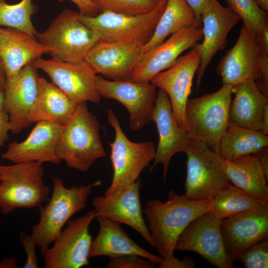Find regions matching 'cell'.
I'll return each mask as SVG.
<instances>
[{
	"mask_svg": "<svg viewBox=\"0 0 268 268\" xmlns=\"http://www.w3.org/2000/svg\"><path fill=\"white\" fill-rule=\"evenodd\" d=\"M96 218L99 225V230L96 237L92 240L89 258L132 255L143 257L154 265L162 262L159 256L148 252L134 241L120 223L101 216Z\"/></svg>",
	"mask_w": 268,
	"mask_h": 268,
	"instance_id": "obj_24",
	"label": "cell"
},
{
	"mask_svg": "<svg viewBox=\"0 0 268 268\" xmlns=\"http://www.w3.org/2000/svg\"><path fill=\"white\" fill-rule=\"evenodd\" d=\"M107 120L115 131V138L109 143L113 175L105 196L113 194L139 178L143 169L154 160L156 150L151 141L134 142L127 137L114 112L107 110Z\"/></svg>",
	"mask_w": 268,
	"mask_h": 268,
	"instance_id": "obj_8",
	"label": "cell"
},
{
	"mask_svg": "<svg viewBox=\"0 0 268 268\" xmlns=\"http://www.w3.org/2000/svg\"><path fill=\"white\" fill-rule=\"evenodd\" d=\"M78 104L52 82L39 76L38 95L32 114V123L47 121L63 125L73 115Z\"/></svg>",
	"mask_w": 268,
	"mask_h": 268,
	"instance_id": "obj_27",
	"label": "cell"
},
{
	"mask_svg": "<svg viewBox=\"0 0 268 268\" xmlns=\"http://www.w3.org/2000/svg\"><path fill=\"white\" fill-rule=\"evenodd\" d=\"M38 10L32 0H21L14 4L0 2V26H7L36 39L38 32L33 26L31 16Z\"/></svg>",
	"mask_w": 268,
	"mask_h": 268,
	"instance_id": "obj_33",
	"label": "cell"
},
{
	"mask_svg": "<svg viewBox=\"0 0 268 268\" xmlns=\"http://www.w3.org/2000/svg\"><path fill=\"white\" fill-rule=\"evenodd\" d=\"M155 265L136 255H124L110 258L107 268H152Z\"/></svg>",
	"mask_w": 268,
	"mask_h": 268,
	"instance_id": "obj_36",
	"label": "cell"
},
{
	"mask_svg": "<svg viewBox=\"0 0 268 268\" xmlns=\"http://www.w3.org/2000/svg\"><path fill=\"white\" fill-rule=\"evenodd\" d=\"M9 132H10L9 116L4 109L0 110V147L8 139Z\"/></svg>",
	"mask_w": 268,
	"mask_h": 268,
	"instance_id": "obj_40",
	"label": "cell"
},
{
	"mask_svg": "<svg viewBox=\"0 0 268 268\" xmlns=\"http://www.w3.org/2000/svg\"><path fill=\"white\" fill-rule=\"evenodd\" d=\"M141 180L109 196H96L92 204L97 216L124 223L137 231L153 248L155 243L143 216L140 201Z\"/></svg>",
	"mask_w": 268,
	"mask_h": 268,
	"instance_id": "obj_17",
	"label": "cell"
},
{
	"mask_svg": "<svg viewBox=\"0 0 268 268\" xmlns=\"http://www.w3.org/2000/svg\"><path fill=\"white\" fill-rule=\"evenodd\" d=\"M6 77L0 59V90H4Z\"/></svg>",
	"mask_w": 268,
	"mask_h": 268,
	"instance_id": "obj_44",
	"label": "cell"
},
{
	"mask_svg": "<svg viewBox=\"0 0 268 268\" xmlns=\"http://www.w3.org/2000/svg\"><path fill=\"white\" fill-rule=\"evenodd\" d=\"M229 124L261 133L268 113V96L258 88L254 80H248L232 87Z\"/></svg>",
	"mask_w": 268,
	"mask_h": 268,
	"instance_id": "obj_25",
	"label": "cell"
},
{
	"mask_svg": "<svg viewBox=\"0 0 268 268\" xmlns=\"http://www.w3.org/2000/svg\"><path fill=\"white\" fill-rule=\"evenodd\" d=\"M267 203L268 201L255 199L231 184L212 199L210 212L221 221Z\"/></svg>",
	"mask_w": 268,
	"mask_h": 268,
	"instance_id": "obj_31",
	"label": "cell"
},
{
	"mask_svg": "<svg viewBox=\"0 0 268 268\" xmlns=\"http://www.w3.org/2000/svg\"><path fill=\"white\" fill-rule=\"evenodd\" d=\"M202 36L201 27L185 28L171 35L167 40L142 55L130 80L149 83L154 76L171 67L183 52L193 47Z\"/></svg>",
	"mask_w": 268,
	"mask_h": 268,
	"instance_id": "obj_16",
	"label": "cell"
},
{
	"mask_svg": "<svg viewBox=\"0 0 268 268\" xmlns=\"http://www.w3.org/2000/svg\"><path fill=\"white\" fill-rule=\"evenodd\" d=\"M257 159L262 170L267 180H268V148L261 149L252 154Z\"/></svg>",
	"mask_w": 268,
	"mask_h": 268,
	"instance_id": "obj_41",
	"label": "cell"
},
{
	"mask_svg": "<svg viewBox=\"0 0 268 268\" xmlns=\"http://www.w3.org/2000/svg\"><path fill=\"white\" fill-rule=\"evenodd\" d=\"M65 0H58L63 2ZM74 3L79 9V13L81 15L94 17L99 14L100 11L97 6L90 0H69Z\"/></svg>",
	"mask_w": 268,
	"mask_h": 268,
	"instance_id": "obj_38",
	"label": "cell"
},
{
	"mask_svg": "<svg viewBox=\"0 0 268 268\" xmlns=\"http://www.w3.org/2000/svg\"><path fill=\"white\" fill-rule=\"evenodd\" d=\"M142 46L133 42L99 40L85 60L97 74L113 81H130L132 72L140 60Z\"/></svg>",
	"mask_w": 268,
	"mask_h": 268,
	"instance_id": "obj_21",
	"label": "cell"
},
{
	"mask_svg": "<svg viewBox=\"0 0 268 268\" xmlns=\"http://www.w3.org/2000/svg\"><path fill=\"white\" fill-rule=\"evenodd\" d=\"M36 39L50 47L52 58L63 61L83 60L99 41L96 34L80 19L79 13L69 9L62 11Z\"/></svg>",
	"mask_w": 268,
	"mask_h": 268,
	"instance_id": "obj_10",
	"label": "cell"
},
{
	"mask_svg": "<svg viewBox=\"0 0 268 268\" xmlns=\"http://www.w3.org/2000/svg\"><path fill=\"white\" fill-rule=\"evenodd\" d=\"M211 201L191 200L171 191L165 201L152 199L147 202L143 212L155 248L163 261L175 258L179 236L191 221L210 212Z\"/></svg>",
	"mask_w": 268,
	"mask_h": 268,
	"instance_id": "obj_1",
	"label": "cell"
},
{
	"mask_svg": "<svg viewBox=\"0 0 268 268\" xmlns=\"http://www.w3.org/2000/svg\"><path fill=\"white\" fill-rule=\"evenodd\" d=\"M42 163L24 162L0 165V211L8 215L17 208L39 207L50 189L43 181Z\"/></svg>",
	"mask_w": 268,
	"mask_h": 268,
	"instance_id": "obj_6",
	"label": "cell"
},
{
	"mask_svg": "<svg viewBox=\"0 0 268 268\" xmlns=\"http://www.w3.org/2000/svg\"><path fill=\"white\" fill-rule=\"evenodd\" d=\"M202 42L196 44L201 55V63L196 72L197 89L207 67L216 54L222 50L231 29L241 20L239 16L217 0H210L201 15Z\"/></svg>",
	"mask_w": 268,
	"mask_h": 268,
	"instance_id": "obj_19",
	"label": "cell"
},
{
	"mask_svg": "<svg viewBox=\"0 0 268 268\" xmlns=\"http://www.w3.org/2000/svg\"><path fill=\"white\" fill-rule=\"evenodd\" d=\"M5 0H0V2H3L5 1Z\"/></svg>",
	"mask_w": 268,
	"mask_h": 268,
	"instance_id": "obj_48",
	"label": "cell"
},
{
	"mask_svg": "<svg viewBox=\"0 0 268 268\" xmlns=\"http://www.w3.org/2000/svg\"><path fill=\"white\" fill-rule=\"evenodd\" d=\"M160 268H194L196 267L195 261L192 258L186 256L182 260L175 257L171 260L162 261L159 264Z\"/></svg>",
	"mask_w": 268,
	"mask_h": 268,
	"instance_id": "obj_39",
	"label": "cell"
},
{
	"mask_svg": "<svg viewBox=\"0 0 268 268\" xmlns=\"http://www.w3.org/2000/svg\"><path fill=\"white\" fill-rule=\"evenodd\" d=\"M201 21V15L210 0H185Z\"/></svg>",
	"mask_w": 268,
	"mask_h": 268,
	"instance_id": "obj_42",
	"label": "cell"
},
{
	"mask_svg": "<svg viewBox=\"0 0 268 268\" xmlns=\"http://www.w3.org/2000/svg\"><path fill=\"white\" fill-rule=\"evenodd\" d=\"M97 217L94 209L76 219H70L42 255L46 268H80L89 265V255L92 237L89 226Z\"/></svg>",
	"mask_w": 268,
	"mask_h": 268,
	"instance_id": "obj_11",
	"label": "cell"
},
{
	"mask_svg": "<svg viewBox=\"0 0 268 268\" xmlns=\"http://www.w3.org/2000/svg\"><path fill=\"white\" fill-rule=\"evenodd\" d=\"M4 90H0V110L4 109Z\"/></svg>",
	"mask_w": 268,
	"mask_h": 268,
	"instance_id": "obj_46",
	"label": "cell"
},
{
	"mask_svg": "<svg viewBox=\"0 0 268 268\" xmlns=\"http://www.w3.org/2000/svg\"><path fill=\"white\" fill-rule=\"evenodd\" d=\"M100 129L86 102L78 103L73 115L62 125L57 148L59 159L69 168L88 171L96 160L106 155L100 139Z\"/></svg>",
	"mask_w": 268,
	"mask_h": 268,
	"instance_id": "obj_2",
	"label": "cell"
},
{
	"mask_svg": "<svg viewBox=\"0 0 268 268\" xmlns=\"http://www.w3.org/2000/svg\"><path fill=\"white\" fill-rule=\"evenodd\" d=\"M200 63V52L195 44L171 67L154 76L150 82L167 94L174 117L180 128L185 132L186 105Z\"/></svg>",
	"mask_w": 268,
	"mask_h": 268,
	"instance_id": "obj_14",
	"label": "cell"
},
{
	"mask_svg": "<svg viewBox=\"0 0 268 268\" xmlns=\"http://www.w3.org/2000/svg\"><path fill=\"white\" fill-rule=\"evenodd\" d=\"M1 28H0V34H1Z\"/></svg>",
	"mask_w": 268,
	"mask_h": 268,
	"instance_id": "obj_49",
	"label": "cell"
},
{
	"mask_svg": "<svg viewBox=\"0 0 268 268\" xmlns=\"http://www.w3.org/2000/svg\"><path fill=\"white\" fill-rule=\"evenodd\" d=\"M232 86L190 99L185 107L186 133L190 139L204 141L217 153L221 137L229 124Z\"/></svg>",
	"mask_w": 268,
	"mask_h": 268,
	"instance_id": "obj_4",
	"label": "cell"
},
{
	"mask_svg": "<svg viewBox=\"0 0 268 268\" xmlns=\"http://www.w3.org/2000/svg\"><path fill=\"white\" fill-rule=\"evenodd\" d=\"M228 7L237 14L246 29L268 52V15L255 0H225Z\"/></svg>",
	"mask_w": 268,
	"mask_h": 268,
	"instance_id": "obj_32",
	"label": "cell"
},
{
	"mask_svg": "<svg viewBox=\"0 0 268 268\" xmlns=\"http://www.w3.org/2000/svg\"><path fill=\"white\" fill-rule=\"evenodd\" d=\"M150 121L156 126L159 140L154 162L150 170L151 171L156 165L161 164L165 182L171 159L177 153L184 152L190 139L186 132L178 126L173 115L167 94L159 88L157 92Z\"/></svg>",
	"mask_w": 268,
	"mask_h": 268,
	"instance_id": "obj_23",
	"label": "cell"
},
{
	"mask_svg": "<svg viewBox=\"0 0 268 268\" xmlns=\"http://www.w3.org/2000/svg\"><path fill=\"white\" fill-rule=\"evenodd\" d=\"M155 2H156V3H158L161 1H165V0H153Z\"/></svg>",
	"mask_w": 268,
	"mask_h": 268,
	"instance_id": "obj_47",
	"label": "cell"
},
{
	"mask_svg": "<svg viewBox=\"0 0 268 268\" xmlns=\"http://www.w3.org/2000/svg\"><path fill=\"white\" fill-rule=\"evenodd\" d=\"M236 261L246 268L268 267V239L257 242L243 250Z\"/></svg>",
	"mask_w": 268,
	"mask_h": 268,
	"instance_id": "obj_35",
	"label": "cell"
},
{
	"mask_svg": "<svg viewBox=\"0 0 268 268\" xmlns=\"http://www.w3.org/2000/svg\"><path fill=\"white\" fill-rule=\"evenodd\" d=\"M100 12L109 11L127 14H140L153 9L158 4L153 0H90Z\"/></svg>",
	"mask_w": 268,
	"mask_h": 268,
	"instance_id": "obj_34",
	"label": "cell"
},
{
	"mask_svg": "<svg viewBox=\"0 0 268 268\" xmlns=\"http://www.w3.org/2000/svg\"><path fill=\"white\" fill-rule=\"evenodd\" d=\"M52 48L16 30L1 28L0 59L6 78L10 77Z\"/></svg>",
	"mask_w": 268,
	"mask_h": 268,
	"instance_id": "obj_26",
	"label": "cell"
},
{
	"mask_svg": "<svg viewBox=\"0 0 268 268\" xmlns=\"http://www.w3.org/2000/svg\"><path fill=\"white\" fill-rule=\"evenodd\" d=\"M268 136L228 124L220 138L217 153L225 160L252 154L268 147Z\"/></svg>",
	"mask_w": 268,
	"mask_h": 268,
	"instance_id": "obj_30",
	"label": "cell"
},
{
	"mask_svg": "<svg viewBox=\"0 0 268 268\" xmlns=\"http://www.w3.org/2000/svg\"><path fill=\"white\" fill-rule=\"evenodd\" d=\"M201 22L185 0H166L165 9L142 55L161 43L169 35L185 28L201 27Z\"/></svg>",
	"mask_w": 268,
	"mask_h": 268,
	"instance_id": "obj_29",
	"label": "cell"
},
{
	"mask_svg": "<svg viewBox=\"0 0 268 268\" xmlns=\"http://www.w3.org/2000/svg\"><path fill=\"white\" fill-rule=\"evenodd\" d=\"M17 267L16 260L13 257L4 258L0 262V268H15Z\"/></svg>",
	"mask_w": 268,
	"mask_h": 268,
	"instance_id": "obj_43",
	"label": "cell"
},
{
	"mask_svg": "<svg viewBox=\"0 0 268 268\" xmlns=\"http://www.w3.org/2000/svg\"><path fill=\"white\" fill-rule=\"evenodd\" d=\"M185 183L187 198L195 201L212 199L231 184L225 170L224 159L203 141L190 139Z\"/></svg>",
	"mask_w": 268,
	"mask_h": 268,
	"instance_id": "obj_7",
	"label": "cell"
},
{
	"mask_svg": "<svg viewBox=\"0 0 268 268\" xmlns=\"http://www.w3.org/2000/svg\"><path fill=\"white\" fill-rule=\"evenodd\" d=\"M227 255L233 263L245 249L268 237V203L220 221Z\"/></svg>",
	"mask_w": 268,
	"mask_h": 268,
	"instance_id": "obj_20",
	"label": "cell"
},
{
	"mask_svg": "<svg viewBox=\"0 0 268 268\" xmlns=\"http://www.w3.org/2000/svg\"><path fill=\"white\" fill-rule=\"evenodd\" d=\"M175 250L196 252L217 268H232L221 234L220 221L210 212L191 221L181 233Z\"/></svg>",
	"mask_w": 268,
	"mask_h": 268,
	"instance_id": "obj_13",
	"label": "cell"
},
{
	"mask_svg": "<svg viewBox=\"0 0 268 268\" xmlns=\"http://www.w3.org/2000/svg\"><path fill=\"white\" fill-rule=\"evenodd\" d=\"M38 75L32 63L6 79L4 110L8 114L10 132L18 134L32 124V114L38 91Z\"/></svg>",
	"mask_w": 268,
	"mask_h": 268,
	"instance_id": "obj_18",
	"label": "cell"
},
{
	"mask_svg": "<svg viewBox=\"0 0 268 268\" xmlns=\"http://www.w3.org/2000/svg\"><path fill=\"white\" fill-rule=\"evenodd\" d=\"M96 86L101 96L115 99L126 107L132 131H138L151 121L157 96V87L152 83L113 81L97 74Z\"/></svg>",
	"mask_w": 268,
	"mask_h": 268,
	"instance_id": "obj_15",
	"label": "cell"
},
{
	"mask_svg": "<svg viewBox=\"0 0 268 268\" xmlns=\"http://www.w3.org/2000/svg\"><path fill=\"white\" fill-rule=\"evenodd\" d=\"M258 5L265 11H268V0H255Z\"/></svg>",
	"mask_w": 268,
	"mask_h": 268,
	"instance_id": "obj_45",
	"label": "cell"
},
{
	"mask_svg": "<svg viewBox=\"0 0 268 268\" xmlns=\"http://www.w3.org/2000/svg\"><path fill=\"white\" fill-rule=\"evenodd\" d=\"M32 65L41 69L52 82L76 103H98L101 96L96 86L97 74L85 60L63 61L39 58Z\"/></svg>",
	"mask_w": 268,
	"mask_h": 268,
	"instance_id": "obj_12",
	"label": "cell"
},
{
	"mask_svg": "<svg viewBox=\"0 0 268 268\" xmlns=\"http://www.w3.org/2000/svg\"><path fill=\"white\" fill-rule=\"evenodd\" d=\"M224 166L232 185L255 199L268 201V180L255 156L248 154L224 159Z\"/></svg>",
	"mask_w": 268,
	"mask_h": 268,
	"instance_id": "obj_28",
	"label": "cell"
},
{
	"mask_svg": "<svg viewBox=\"0 0 268 268\" xmlns=\"http://www.w3.org/2000/svg\"><path fill=\"white\" fill-rule=\"evenodd\" d=\"M62 128V125L56 123L38 122L24 140L9 143L1 158L13 163L34 161L59 164L61 160L57 148Z\"/></svg>",
	"mask_w": 268,
	"mask_h": 268,
	"instance_id": "obj_22",
	"label": "cell"
},
{
	"mask_svg": "<svg viewBox=\"0 0 268 268\" xmlns=\"http://www.w3.org/2000/svg\"><path fill=\"white\" fill-rule=\"evenodd\" d=\"M53 189L49 201L40 206V219L31 229V236L40 249L41 255L54 242L63 227L75 213L86 207L92 189L100 181L86 185L65 187L62 179L53 178Z\"/></svg>",
	"mask_w": 268,
	"mask_h": 268,
	"instance_id": "obj_3",
	"label": "cell"
},
{
	"mask_svg": "<svg viewBox=\"0 0 268 268\" xmlns=\"http://www.w3.org/2000/svg\"><path fill=\"white\" fill-rule=\"evenodd\" d=\"M166 3V0L161 1L153 9L143 14L104 11L94 17L79 14V18L99 40L130 42L143 46L152 36Z\"/></svg>",
	"mask_w": 268,
	"mask_h": 268,
	"instance_id": "obj_9",
	"label": "cell"
},
{
	"mask_svg": "<svg viewBox=\"0 0 268 268\" xmlns=\"http://www.w3.org/2000/svg\"><path fill=\"white\" fill-rule=\"evenodd\" d=\"M216 70L222 84L234 86L254 80L268 96V52L244 25L234 45L222 57Z\"/></svg>",
	"mask_w": 268,
	"mask_h": 268,
	"instance_id": "obj_5",
	"label": "cell"
},
{
	"mask_svg": "<svg viewBox=\"0 0 268 268\" xmlns=\"http://www.w3.org/2000/svg\"><path fill=\"white\" fill-rule=\"evenodd\" d=\"M21 243L26 252L27 259L23 268H37L38 258L35 252L36 243L31 235H28L24 232L19 234Z\"/></svg>",
	"mask_w": 268,
	"mask_h": 268,
	"instance_id": "obj_37",
	"label": "cell"
}]
</instances>
